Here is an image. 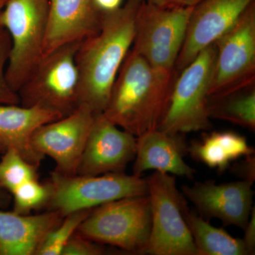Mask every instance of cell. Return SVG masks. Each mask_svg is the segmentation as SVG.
<instances>
[{
	"instance_id": "cell-1",
	"label": "cell",
	"mask_w": 255,
	"mask_h": 255,
	"mask_svg": "<svg viewBox=\"0 0 255 255\" xmlns=\"http://www.w3.org/2000/svg\"><path fill=\"white\" fill-rule=\"evenodd\" d=\"M143 0H127L119 9L102 11L100 30L79 45L75 61L80 102L102 114L135 37V19Z\"/></svg>"
},
{
	"instance_id": "cell-2",
	"label": "cell",
	"mask_w": 255,
	"mask_h": 255,
	"mask_svg": "<svg viewBox=\"0 0 255 255\" xmlns=\"http://www.w3.org/2000/svg\"><path fill=\"white\" fill-rule=\"evenodd\" d=\"M173 75L174 71L156 68L130 50L102 114L135 137L157 128L167 107Z\"/></svg>"
},
{
	"instance_id": "cell-3",
	"label": "cell",
	"mask_w": 255,
	"mask_h": 255,
	"mask_svg": "<svg viewBox=\"0 0 255 255\" xmlns=\"http://www.w3.org/2000/svg\"><path fill=\"white\" fill-rule=\"evenodd\" d=\"M48 10L49 0H7L0 14V27L11 41L6 78L15 92L41 59Z\"/></svg>"
},
{
	"instance_id": "cell-4",
	"label": "cell",
	"mask_w": 255,
	"mask_h": 255,
	"mask_svg": "<svg viewBox=\"0 0 255 255\" xmlns=\"http://www.w3.org/2000/svg\"><path fill=\"white\" fill-rule=\"evenodd\" d=\"M216 55L214 43L181 70L172 84L167 107L157 129L183 135L211 129L208 99Z\"/></svg>"
},
{
	"instance_id": "cell-5",
	"label": "cell",
	"mask_w": 255,
	"mask_h": 255,
	"mask_svg": "<svg viewBox=\"0 0 255 255\" xmlns=\"http://www.w3.org/2000/svg\"><path fill=\"white\" fill-rule=\"evenodd\" d=\"M80 43L65 45L42 56L18 90L20 105L38 106L63 117L78 108L80 77L75 54Z\"/></svg>"
},
{
	"instance_id": "cell-6",
	"label": "cell",
	"mask_w": 255,
	"mask_h": 255,
	"mask_svg": "<svg viewBox=\"0 0 255 255\" xmlns=\"http://www.w3.org/2000/svg\"><path fill=\"white\" fill-rule=\"evenodd\" d=\"M150 227V201L146 194L111 201L92 209L77 233L99 244L142 255Z\"/></svg>"
},
{
	"instance_id": "cell-7",
	"label": "cell",
	"mask_w": 255,
	"mask_h": 255,
	"mask_svg": "<svg viewBox=\"0 0 255 255\" xmlns=\"http://www.w3.org/2000/svg\"><path fill=\"white\" fill-rule=\"evenodd\" d=\"M48 184L50 196L46 206L48 211H56L63 217L111 201L147 194L146 179L124 172L70 176L54 171Z\"/></svg>"
},
{
	"instance_id": "cell-8",
	"label": "cell",
	"mask_w": 255,
	"mask_h": 255,
	"mask_svg": "<svg viewBox=\"0 0 255 255\" xmlns=\"http://www.w3.org/2000/svg\"><path fill=\"white\" fill-rule=\"evenodd\" d=\"M150 201V236L142 255H198L184 216L186 200L175 176L155 172L146 179Z\"/></svg>"
},
{
	"instance_id": "cell-9",
	"label": "cell",
	"mask_w": 255,
	"mask_h": 255,
	"mask_svg": "<svg viewBox=\"0 0 255 255\" xmlns=\"http://www.w3.org/2000/svg\"><path fill=\"white\" fill-rule=\"evenodd\" d=\"M193 7L164 8L142 1L132 48L156 68L174 71Z\"/></svg>"
},
{
	"instance_id": "cell-10",
	"label": "cell",
	"mask_w": 255,
	"mask_h": 255,
	"mask_svg": "<svg viewBox=\"0 0 255 255\" xmlns=\"http://www.w3.org/2000/svg\"><path fill=\"white\" fill-rule=\"evenodd\" d=\"M215 44L216 55L209 98L255 84V1Z\"/></svg>"
},
{
	"instance_id": "cell-11",
	"label": "cell",
	"mask_w": 255,
	"mask_h": 255,
	"mask_svg": "<svg viewBox=\"0 0 255 255\" xmlns=\"http://www.w3.org/2000/svg\"><path fill=\"white\" fill-rule=\"evenodd\" d=\"M95 116L81 104L71 114L38 128L32 135V147L40 155L55 161V172L75 175Z\"/></svg>"
},
{
	"instance_id": "cell-12",
	"label": "cell",
	"mask_w": 255,
	"mask_h": 255,
	"mask_svg": "<svg viewBox=\"0 0 255 255\" xmlns=\"http://www.w3.org/2000/svg\"><path fill=\"white\" fill-rule=\"evenodd\" d=\"M137 137L96 114L80 163L79 175L96 176L124 172L135 158Z\"/></svg>"
},
{
	"instance_id": "cell-13",
	"label": "cell",
	"mask_w": 255,
	"mask_h": 255,
	"mask_svg": "<svg viewBox=\"0 0 255 255\" xmlns=\"http://www.w3.org/2000/svg\"><path fill=\"white\" fill-rule=\"evenodd\" d=\"M253 186L248 181L216 184L209 180L182 186V193L204 219H219L225 226L244 229L253 208Z\"/></svg>"
},
{
	"instance_id": "cell-14",
	"label": "cell",
	"mask_w": 255,
	"mask_h": 255,
	"mask_svg": "<svg viewBox=\"0 0 255 255\" xmlns=\"http://www.w3.org/2000/svg\"><path fill=\"white\" fill-rule=\"evenodd\" d=\"M255 0H202L193 7L175 65L181 71L202 50L216 43Z\"/></svg>"
},
{
	"instance_id": "cell-15",
	"label": "cell",
	"mask_w": 255,
	"mask_h": 255,
	"mask_svg": "<svg viewBox=\"0 0 255 255\" xmlns=\"http://www.w3.org/2000/svg\"><path fill=\"white\" fill-rule=\"evenodd\" d=\"M102 16L95 0H49L42 56L95 34L100 30Z\"/></svg>"
},
{
	"instance_id": "cell-16",
	"label": "cell",
	"mask_w": 255,
	"mask_h": 255,
	"mask_svg": "<svg viewBox=\"0 0 255 255\" xmlns=\"http://www.w3.org/2000/svg\"><path fill=\"white\" fill-rule=\"evenodd\" d=\"M132 174L141 176L155 170L192 179L196 171L185 162L188 145L183 134H169L154 129L136 137Z\"/></svg>"
},
{
	"instance_id": "cell-17",
	"label": "cell",
	"mask_w": 255,
	"mask_h": 255,
	"mask_svg": "<svg viewBox=\"0 0 255 255\" xmlns=\"http://www.w3.org/2000/svg\"><path fill=\"white\" fill-rule=\"evenodd\" d=\"M63 117L54 111L38 106L0 105V143L14 149L30 164L38 168L44 157L32 147L33 132L44 124Z\"/></svg>"
},
{
	"instance_id": "cell-18",
	"label": "cell",
	"mask_w": 255,
	"mask_h": 255,
	"mask_svg": "<svg viewBox=\"0 0 255 255\" xmlns=\"http://www.w3.org/2000/svg\"><path fill=\"white\" fill-rule=\"evenodd\" d=\"M63 219L54 211L29 215L0 210V255H36L48 233Z\"/></svg>"
},
{
	"instance_id": "cell-19",
	"label": "cell",
	"mask_w": 255,
	"mask_h": 255,
	"mask_svg": "<svg viewBox=\"0 0 255 255\" xmlns=\"http://www.w3.org/2000/svg\"><path fill=\"white\" fill-rule=\"evenodd\" d=\"M188 153L198 162L223 174L234 161L254 155L255 148L238 132L214 131L191 142L188 145Z\"/></svg>"
},
{
	"instance_id": "cell-20",
	"label": "cell",
	"mask_w": 255,
	"mask_h": 255,
	"mask_svg": "<svg viewBox=\"0 0 255 255\" xmlns=\"http://www.w3.org/2000/svg\"><path fill=\"white\" fill-rule=\"evenodd\" d=\"M182 212L198 255H248L243 240L213 226L208 220L191 211L187 201Z\"/></svg>"
},
{
	"instance_id": "cell-21",
	"label": "cell",
	"mask_w": 255,
	"mask_h": 255,
	"mask_svg": "<svg viewBox=\"0 0 255 255\" xmlns=\"http://www.w3.org/2000/svg\"><path fill=\"white\" fill-rule=\"evenodd\" d=\"M208 112L211 119L225 121L255 131V84L208 99Z\"/></svg>"
},
{
	"instance_id": "cell-22",
	"label": "cell",
	"mask_w": 255,
	"mask_h": 255,
	"mask_svg": "<svg viewBox=\"0 0 255 255\" xmlns=\"http://www.w3.org/2000/svg\"><path fill=\"white\" fill-rule=\"evenodd\" d=\"M0 160V187L11 194L18 186L37 179V167L14 150L6 149Z\"/></svg>"
},
{
	"instance_id": "cell-23",
	"label": "cell",
	"mask_w": 255,
	"mask_h": 255,
	"mask_svg": "<svg viewBox=\"0 0 255 255\" xmlns=\"http://www.w3.org/2000/svg\"><path fill=\"white\" fill-rule=\"evenodd\" d=\"M90 211L91 210H85L65 216L60 224L48 233L36 255H61L64 247L77 232Z\"/></svg>"
},
{
	"instance_id": "cell-24",
	"label": "cell",
	"mask_w": 255,
	"mask_h": 255,
	"mask_svg": "<svg viewBox=\"0 0 255 255\" xmlns=\"http://www.w3.org/2000/svg\"><path fill=\"white\" fill-rule=\"evenodd\" d=\"M14 212L28 214L33 210L46 206L50 196L48 183L42 184L37 179L23 183L11 193Z\"/></svg>"
},
{
	"instance_id": "cell-25",
	"label": "cell",
	"mask_w": 255,
	"mask_h": 255,
	"mask_svg": "<svg viewBox=\"0 0 255 255\" xmlns=\"http://www.w3.org/2000/svg\"><path fill=\"white\" fill-rule=\"evenodd\" d=\"M11 47V41L7 32L0 31V105H20L17 92L8 83L6 78V67Z\"/></svg>"
},
{
	"instance_id": "cell-26",
	"label": "cell",
	"mask_w": 255,
	"mask_h": 255,
	"mask_svg": "<svg viewBox=\"0 0 255 255\" xmlns=\"http://www.w3.org/2000/svg\"><path fill=\"white\" fill-rule=\"evenodd\" d=\"M105 253L99 243L75 233L64 247L61 255H100Z\"/></svg>"
},
{
	"instance_id": "cell-27",
	"label": "cell",
	"mask_w": 255,
	"mask_h": 255,
	"mask_svg": "<svg viewBox=\"0 0 255 255\" xmlns=\"http://www.w3.org/2000/svg\"><path fill=\"white\" fill-rule=\"evenodd\" d=\"M231 172L241 180L254 183L255 180V157L254 155L247 156L241 160H236L231 164Z\"/></svg>"
},
{
	"instance_id": "cell-28",
	"label": "cell",
	"mask_w": 255,
	"mask_h": 255,
	"mask_svg": "<svg viewBox=\"0 0 255 255\" xmlns=\"http://www.w3.org/2000/svg\"><path fill=\"white\" fill-rule=\"evenodd\" d=\"M244 237L242 238L248 255L255 254V209H252L249 220L245 227Z\"/></svg>"
},
{
	"instance_id": "cell-29",
	"label": "cell",
	"mask_w": 255,
	"mask_h": 255,
	"mask_svg": "<svg viewBox=\"0 0 255 255\" xmlns=\"http://www.w3.org/2000/svg\"><path fill=\"white\" fill-rule=\"evenodd\" d=\"M150 4L164 8L194 7L202 0H145Z\"/></svg>"
},
{
	"instance_id": "cell-30",
	"label": "cell",
	"mask_w": 255,
	"mask_h": 255,
	"mask_svg": "<svg viewBox=\"0 0 255 255\" xmlns=\"http://www.w3.org/2000/svg\"><path fill=\"white\" fill-rule=\"evenodd\" d=\"M97 7L102 11H112L122 6L123 0H95Z\"/></svg>"
},
{
	"instance_id": "cell-31",
	"label": "cell",
	"mask_w": 255,
	"mask_h": 255,
	"mask_svg": "<svg viewBox=\"0 0 255 255\" xmlns=\"http://www.w3.org/2000/svg\"><path fill=\"white\" fill-rule=\"evenodd\" d=\"M5 151L4 147L0 143V152L3 153ZM9 192L0 187V208L5 207L9 204L10 196Z\"/></svg>"
},
{
	"instance_id": "cell-32",
	"label": "cell",
	"mask_w": 255,
	"mask_h": 255,
	"mask_svg": "<svg viewBox=\"0 0 255 255\" xmlns=\"http://www.w3.org/2000/svg\"><path fill=\"white\" fill-rule=\"evenodd\" d=\"M6 1H7V0H0V14H1V11H2L3 9H4ZM1 29H3V28L0 27V30Z\"/></svg>"
},
{
	"instance_id": "cell-33",
	"label": "cell",
	"mask_w": 255,
	"mask_h": 255,
	"mask_svg": "<svg viewBox=\"0 0 255 255\" xmlns=\"http://www.w3.org/2000/svg\"><path fill=\"white\" fill-rule=\"evenodd\" d=\"M1 30H0V31H1Z\"/></svg>"
}]
</instances>
